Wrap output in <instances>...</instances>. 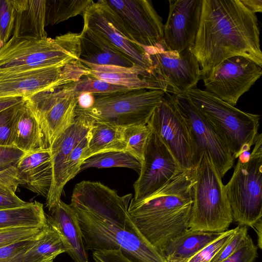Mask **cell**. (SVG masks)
Returning a JSON list of instances; mask_svg holds the SVG:
<instances>
[{
    "label": "cell",
    "mask_w": 262,
    "mask_h": 262,
    "mask_svg": "<svg viewBox=\"0 0 262 262\" xmlns=\"http://www.w3.org/2000/svg\"><path fill=\"white\" fill-rule=\"evenodd\" d=\"M132 198L119 195L99 182H86L73 191L70 204L77 213L86 250H120L135 262H166L130 219L127 209Z\"/></svg>",
    "instance_id": "6da1fadb"
},
{
    "label": "cell",
    "mask_w": 262,
    "mask_h": 262,
    "mask_svg": "<svg viewBox=\"0 0 262 262\" xmlns=\"http://www.w3.org/2000/svg\"><path fill=\"white\" fill-rule=\"evenodd\" d=\"M259 34L256 14L241 0H202L200 24L190 48L202 79L233 56L248 58L262 67Z\"/></svg>",
    "instance_id": "7a4b0ae2"
},
{
    "label": "cell",
    "mask_w": 262,
    "mask_h": 262,
    "mask_svg": "<svg viewBox=\"0 0 262 262\" xmlns=\"http://www.w3.org/2000/svg\"><path fill=\"white\" fill-rule=\"evenodd\" d=\"M194 168L181 170L150 194L130 200L128 213L141 234L160 252L188 229Z\"/></svg>",
    "instance_id": "3957f363"
},
{
    "label": "cell",
    "mask_w": 262,
    "mask_h": 262,
    "mask_svg": "<svg viewBox=\"0 0 262 262\" xmlns=\"http://www.w3.org/2000/svg\"><path fill=\"white\" fill-rule=\"evenodd\" d=\"M193 203L188 229L221 233L233 222L225 185L209 154L204 151L194 168Z\"/></svg>",
    "instance_id": "277c9868"
},
{
    "label": "cell",
    "mask_w": 262,
    "mask_h": 262,
    "mask_svg": "<svg viewBox=\"0 0 262 262\" xmlns=\"http://www.w3.org/2000/svg\"><path fill=\"white\" fill-rule=\"evenodd\" d=\"M79 54V33L68 32L43 39L12 36L0 48V70L64 66L78 60Z\"/></svg>",
    "instance_id": "5b68a950"
},
{
    "label": "cell",
    "mask_w": 262,
    "mask_h": 262,
    "mask_svg": "<svg viewBox=\"0 0 262 262\" xmlns=\"http://www.w3.org/2000/svg\"><path fill=\"white\" fill-rule=\"evenodd\" d=\"M185 95L219 133L235 159L250 151L258 134L259 115L243 112L196 86Z\"/></svg>",
    "instance_id": "8992f818"
},
{
    "label": "cell",
    "mask_w": 262,
    "mask_h": 262,
    "mask_svg": "<svg viewBox=\"0 0 262 262\" xmlns=\"http://www.w3.org/2000/svg\"><path fill=\"white\" fill-rule=\"evenodd\" d=\"M249 160H238L225 185L233 221L252 227L262 217V136L257 135Z\"/></svg>",
    "instance_id": "52a82bcc"
},
{
    "label": "cell",
    "mask_w": 262,
    "mask_h": 262,
    "mask_svg": "<svg viewBox=\"0 0 262 262\" xmlns=\"http://www.w3.org/2000/svg\"><path fill=\"white\" fill-rule=\"evenodd\" d=\"M165 94L161 90L134 89L94 95L92 107L86 110L76 108V112L84 114L94 123L120 128L146 125Z\"/></svg>",
    "instance_id": "ba28073f"
},
{
    "label": "cell",
    "mask_w": 262,
    "mask_h": 262,
    "mask_svg": "<svg viewBox=\"0 0 262 262\" xmlns=\"http://www.w3.org/2000/svg\"><path fill=\"white\" fill-rule=\"evenodd\" d=\"M89 70L79 60L64 66L18 70H0V98H26L78 81Z\"/></svg>",
    "instance_id": "9c48e42d"
},
{
    "label": "cell",
    "mask_w": 262,
    "mask_h": 262,
    "mask_svg": "<svg viewBox=\"0 0 262 262\" xmlns=\"http://www.w3.org/2000/svg\"><path fill=\"white\" fill-rule=\"evenodd\" d=\"M147 125L166 144L182 169L194 168L197 163L194 143L174 95L165 93Z\"/></svg>",
    "instance_id": "30bf717a"
},
{
    "label": "cell",
    "mask_w": 262,
    "mask_h": 262,
    "mask_svg": "<svg viewBox=\"0 0 262 262\" xmlns=\"http://www.w3.org/2000/svg\"><path fill=\"white\" fill-rule=\"evenodd\" d=\"M70 83L25 98L38 121L48 147L72 125L76 117L78 95Z\"/></svg>",
    "instance_id": "8fae6325"
},
{
    "label": "cell",
    "mask_w": 262,
    "mask_h": 262,
    "mask_svg": "<svg viewBox=\"0 0 262 262\" xmlns=\"http://www.w3.org/2000/svg\"><path fill=\"white\" fill-rule=\"evenodd\" d=\"M146 52L151 62L152 76L165 93L184 95L202 79L200 65L190 48L178 53L166 50L163 43Z\"/></svg>",
    "instance_id": "7c38bea8"
},
{
    "label": "cell",
    "mask_w": 262,
    "mask_h": 262,
    "mask_svg": "<svg viewBox=\"0 0 262 262\" xmlns=\"http://www.w3.org/2000/svg\"><path fill=\"white\" fill-rule=\"evenodd\" d=\"M82 15L83 27L127 55L152 76V64L149 55L135 42L120 17L105 0L94 1Z\"/></svg>",
    "instance_id": "4fadbf2b"
},
{
    "label": "cell",
    "mask_w": 262,
    "mask_h": 262,
    "mask_svg": "<svg viewBox=\"0 0 262 262\" xmlns=\"http://www.w3.org/2000/svg\"><path fill=\"white\" fill-rule=\"evenodd\" d=\"M262 67L241 56L228 58L203 78L206 91L234 106L260 77Z\"/></svg>",
    "instance_id": "5bb4252c"
},
{
    "label": "cell",
    "mask_w": 262,
    "mask_h": 262,
    "mask_svg": "<svg viewBox=\"0 0 262 262\" xmlns=\"http://www.w3.org/2000/svg\"><path fill=\"white\" fill-rule=\"evenodd\" d=\"M123 22L135 42L147 49L163 43L161 17L148 0H105Z\"/></svg>",
    "instance_id": "9a60e30c"
},
{
    "label": "cell",
    "mask_w": 262,
    "mask_h": 262,
    "mask_svg": "<svg viewBox=\"0 0 262 262\" xmlns=\"http://www.w3.org/2000/svg\"><path fill=\"white\" fill-rule=\"evenodd\" d=\"M174 96L189 125L195 145L197 163L203 152H207L211 156L216 168L223 178L233 166L235 161L228 145L219 133L200 114L185 94Z\"/></svg>",
    "instance_id": "2e32d148"
},
{
    "label": "cell",
    "mask_w": 262,
    "mask_h": 262,
    "mask_svg": "<svg viewBox=\"0 0 262 262\" xmlns=\"http://www.w3.org/2000/svg\"><path fill=\"white\" fill-rule=\"evenodd\" d=\"M182 169L166 144L151 132L144 151L132 199L138 201L157 190Z\"/></svg>",
    "instance_id": "e0dca14e"
},
{
    "label": "cell",
    "mask_w": 262,
    "mask_h": 262,
    "mask_svg": "<svg viewBox=\"0 0 262 262\" xmlns=\"http://www.w3.org/2000/svg\"><path fill=\"white\" fill-rule=\"evenodd\" d=\"M163 29L166 50L180 53L191 48L199 30L202 0H170Z\"/></svg>",
    "instance_id": "ac0fdd59"
},
{
    "label": "cell",
    "mask_w": 262,
    "mask_h": 262,
    "mask_svg": "<svg viewBox=\"0 0 262 262\" xmlns=\"http://www.w3.org/2000/svg\"><path fill=\"white\" fill-rule=\"evenodd\" d=\"M74 123L59 136L49 147L51 152L52 181L46 198L49 211L61 200L59 185L64 162L74 148L88 135L94 122L88 116L76 112Z\"/></svg>",
    "instance_id": "d6986e66"
},
{
    "label": "cell",
    "mask_w": 262,
    "mask_h": 262,
    "mask_svg": "<svg viewBox=\"0 0 262 262\" xmlns=\"http://www.w3.org/2000/svg\"><path fill=\"white\" fill-rule=\"evenodd\" d=\"M46 214L47 224L60 235L67 253L74 262H89L77 215L70 204L60 200Z\"/></svg>",
    "instance_id": "ffe728a7"
},
{
    "label": "cell",
    "mask_w": 262,
    "mask_h": 262,
    "mask_svg": "<svg viewBox=\"0 0 262 262\" xmlns=\"http://www.w3.org/2000/svg\"><path fill=\"white\" fill-rule=\"evenodd\" d=\"M15 167L20 185L47 198L52 181L49 148L26 153L17 162Z\"/></svg>",
    "instance_id": "44dd1931"
},
{
    "label": "cell",
    "mask_w": 262,
    "mask_h": 262,
    "mask_svg": "<svg viewBox=\"0 0 262 262\" xmlns=\"http://www.w3.org/2000/svg\"><path fill=\"white\" fill-rule=\"evenodd\" d=\"M79 40L80 62L128 68L137 64L127 55L86 27H83L79 33Z\"/></svg>",
    "instance_id": "7402d4cb"
},
{
    "label": "cell",
    "mask_w": 262,
    "mask_h": 262,
    "mask_svg": "<svg viewBox=\"0 0 262 262\" xmlns=\"http://www.w3.org/2000/svg\"><path fill=\"white\" fill-rule=\"evenodd\" d=\"M89 70L88 75L127 89L163 90L162 86L143 67L98 66L81 62Z\"/></svg>",
    "instance_id": "603a6c76"
},
{
    "label": "cell",
    "mask_w": 262,
    "mask_h": 262,
    "mask_svg": "<svg viewBox=\"0 0 262 262\" xmlns=\"http://www.w3.org/2000/svg\"><path fill=\"white\" fill-rule=\"evenodd\" d=\"M45 0H12L15 14L13 36L43 39L45 30Z\"/></svg>",
    "instance_id": "cb8c5ba5"
},
{
    "label": "cell",
    "mask_w": 262,
    "mask_h": 262,
    "mask_svg": "<svg viewBox=\"0 0 262 262\" xmlns=\"http://www.w3.org/2000/svg\"><path fill=\"white\" fill-rule=\"evenodd\" d=\"M13 145L25 153L49 148L38 121L26 100L19 104L16 114Z\"/></svg>",
    "instance_id": "d4e9b609"
},
{
    "label": "cell",
    "mask_w": 262,
    "mask_h": 262,
    "mask_svg": "<svg viewBox=\"0 0 262 262\" xmlns=\"http://www.w3.org/2000/svg\"><path fill=\"white\" fill-rule=\"evenodd\" d=\"M223 232H208L188 229L171 241L160 252L166 262H187Z\"/></svg>",
    "instance_id": "484cf974"
},
{
    "label": "cell",
    "mask_w": 262,
    "mask_h": 262,
    "mask_svg": "<svg viewBox=\"0 0 262 262\" xmlns=\"http://www.w3.org/2000/svg\"><path fill=\"white\" fill-rule=\"evenodd\" d=\"M47 226L42 204L34 201L17 208L0 210V232L18 227Z\"/></svg>",
    "instance_id": "4316f807"
},
{
    "label": "cell",
    "mask_w": 262,
    "mask_h": 262,
    "mask_svg": "<svg viewBox=\"0 0 262 262\" xmlns=\"http://www.w3.org/2000/svg\"><path fill=\"white\" fill-rule=\"evenodd\" d=\"M122 128L109 124L94 123L89 133L87 148L82 155L83 162L94 155L125 150Z\"/></svg>",
    "instance_id": "83f0119b"
},
{
    "label": "cell",
    "mask_w": 262,
    "mask_h": 262,
    "mask_svg": "<svg viewBox=\"0 0 262 262\" xmlns=\"http://www.w3.org/2000/svg\"><path fill=\"white\" fill-rule=\"evenodd\" d=\"M67 250L60 235L47 224L43 233L23 255L24 262H53Z\"/></svg>",
    "instance_id": "f1b7e54d"
},
{
    "label": "cell",
    "mask_w": 262,
    "mask_h": 262,
    "mask_svg": "<svg viewBox=\"0 0 262 262\" xmlns=\"http://www.w3.org/2000/svg\"><path fill=\"white\" fill-rule=\"evenodd\" d=\"M141 162L134 156L123 150H114L94 155L85 159L80 167V171L89 168L125 167L131 168L139 173Z\"/></svg>",
    "instance_id": "f546056e"
},
{
    "label": "cell",
    "mask_w": 262,
    "mask_h": 262,
    "mask_svg": "<svg viewBox=\"0 0 262 262\" xmlns=\"http://www.w3.org/2000/svg\"><path fill=\"white\" fill-rule=\"evenodd\" d=\"M45 26L54 25L83 12L92 0H45Z\"/></svg>",
    "instance_id": "4dcf8cb0"
},
{
    "label": "cell",
    "mask_w": 262,
    "mask_h": 262,
    "mask_svg": "<svg viewBox=\"0 0 262 262\" xmlns=\"http://www.w3.org/2000/svg\"><path fill=\"white\" fill-rule=\"evenodd\" d=\"M151 134V129L147 124L132 125L122 128V136L125 150L142 162Z\"/></svg>",
    "instance_id": "1f68e13d"
},
{
    "label": "cell",
    "mask_w": 262,
    "mask_h": 262,
    "mask_svg": "<svg viewBox=\"0 0 262 262\" xmlns=\"http://www.w3.org/2000/svg\"><path fill=\"white\" fill-rule=\"evenodd\" d=\"M70 86L78 95L83 92L94 95H106L131 90L88 75L81 77L77 81L71 83Z\"/></svg>",
    "instance_id": "d6a6232c"
},
{
    "label": "cell",
    "mask_w": 262,
    "mask_h": 262,
    "mask_svg": "<svg viewBox=\"0 0 262 262\" xmlns=\"http://www.w3.org/2000/svg\"><path fill=\"white\" fill-rule=\"evenodd\" d=\"M88 139L89 134L74 148L64 162L59 185V192L61 195L65 185L80 172V167L83 163L81 157L87 148Z\"/></svg>",
    "instance_id": "836d02e7"
},
{
    "label": "cell",
    "mask_w": 262,
    "mask_h": 262,
    "mask_svg": "<svg viewBox=\"0 0 262 262\" xmlns=\"http://www.w3.org/2000/svg\"><path fill=\"white\" fill-rule=\"evenodd\" d=\"M238 229L236 228L224 231L192 257L187 262H210L232 239Z\"/></svg>",
    "instance_id": "e575fe53"
},
{
    "label": "cell",
    "mask_w": 262,
    "mask_h": 262,
    "mask_svg": "<svg viewBox=\"0 0 262 262\" xmlns=\"http://www.w3.org/2000/svg\"><path fill=\"white\" fill-rule=\"evenodd\" d=\"M46 227H18L1 231L0 247L23 241L37 238L42 234Z\"/></svg>",
    "instance_id": "d590c367"
},
{
    "label": "cell",
    "mask_w": 262,
    "mask_h": 262,
    "mask_svg": "<svg viewBox=\"0 0 262 262\" xmlns=\"http://www.w3.org/2000/svg\"><path fill=\"white\" fill-rule=\"evenodd\" d=\"M15 18L12 0H0V48L9 40L13 33Z\"/></svg>",
    "instance_id": "8d00e7d4"
},
{
    "label": "cell",
    "mask_w": 262,
    "mask_h": 262,
    "mask_svg": "<svg viewBox=\"0 0 262 262\" xmlns=\"http://www.w3.org/2000/svg\"><path fill=\"white\" fill-rule=\"evenodd\" d=\"M20 103L0 112V145H13L14 123Z\"/></svg>",
    "instance_id": "74e56055"
},
{
    "label": "cell",
    "mask_w": 262,
    "mask_h": 262,
    "mask_svg": "<svg viewBox=\"0 0 262 262\" xmlns=\"http://www.w3.org/2000/svg\"><path fill=\"white\" fill-rule=\"evenodd\" d=\"M39 237L0 247V262H24V254L35 244Z\"/></svg>",
    "instance_id": "f35d334b"
},
{
    "label": "cell",
    "mask_w": 262,
    "mask_h": 262,
    "mask_svg": "<svg viewBox=\"0 0 262 262\" xmlns=\"http://www.w3.org/2000/svg\"><path fill=\"white\" fill-rule=\"evenodd\" d=\"M248 235L247 226L238 225L232 239L210 262H223L227 259L244 244Z\"/></svg>",
    "instance_id": "ab89813d"
},
{
    "label": "cell",
    "mask_w": 262,
    "mask_h": 262,
    "mask_svg": "<svg viewBox=\"0 0 262 262\" xmlns=\"http://www.w3.org/2000/svg\"><path fill=\"white\" fill-rule=\"evenodd\" d=\"M257 256V247L248 235L244 244L223 262H254Z\"/></svg>",
    "instance_id": "60d3db41"
},
{
    "label": "cell",
    "mask_w": 262,
    "mask_h": 262,
    "mask_svg": "<svg viewBox=\"0 0 262 262\" xmlns=\"http://www.w3.org/2000/svg\"><path fill=\"white\" fill-rule=\"evenodd\" d=\"M28 203L18 198L10 188L0 184V210L21 207Z\"/></svg>",
    "instance_id": "b9f144b4"
},
{
    "label": "cell",
    "mask_w": 262,
    "mask_h": 262,
    "mask_svg": "<svg viewBox=\"0 0 262 262\" xmlns=\"http://www.w3.org/2000/svg\"><path fill=\"white\" fill-rule=\"evenodd\" d=\"M25 154L13 145H0V165H15Z\"/></svg>",
    "instance_id": "7bdbcfd3"
},
{
    "label": "cell",
    "mask_w": 262,
    "mask_h": 262,
    "mask_svg": "<svg viewBox=\"0 0 262 262\" xmlns=\"http://www.w3.org/2000/svg\"><path fill=\"white\" fill-rule=\"evenodd\" d=\"M95 262H135L120 250H105L93 252Z\"/></svg>",
    "instance_id": "ee69618b"
},
{
    "label": "cell",
    "mask_w": 262,
    "mask_h": 262,
    "mask_svg": "<svg viewBox=\"0 0 262 262\" xmlns=\"http://www.w3.org/2000/svg\"><path fill=\"white\" fill-rule=\"evenodd\" d=\"M0 184L7 186L14 192L20 182L18 178L15 165L4 166L0 165Z\"/></svg>",
    "instance_id": "f6af8a7d"
},
{
    "label": "cell",
    "mask_w": 262,
    "mask_h": 262,
    "mask_svg": "<svg viewBox=\"0 0 262 262\" xmlns=\"http://www.w3.org/2000/svg\"><path fill=\"white\" fill-rule=\"evenodd\" d=\"M95 102L94 95L87 92L79 94L78 96L77 108L86 110L93 106Z\"/></svg>",
    "instance_id": "bcb514c9"
},
{
    "label": "cell",
    "mask_w": 262,
    "mask_h": 262,
    "mask_svg": "<svg viewBox=\"0 0 262 262\" xmlns=\"http://www.w3.org/2000/svg\"><path fill=\"white\" fill-rule=\"evenodd\" d=\"M25 98L22 97H8L0 98V112L24 102Z\"/></svg>",
    "instance_id": "7dc6e473"
},
{
    "label": "cell",
    "mask_w": 262,
    "mask_h": 262,
    "mask_svg": "<svg viewBox=\"0 0 262 262\" xmlns=\"http://www.w3.org/2000/svg\"><path fill=\"white\" fill-rule=\"evenodd\" d=\"M242 2L251 11L256 14L262 12L261 0H241Z\"/></svg>",
    "instance_id": "c3c4849f"
},
{
    "label": "cell",
    "mask_w": 262,
    "mask_h": 262,
    "mask_svg": "<svg viewBox=\"0 0 262 262\" xmlns=\"http://www.w3.org/2000/svg\"><path fill=\"white\" fill-rule=\"evenodd\" d=\"M254 229L257 237L258 247L261 249L262 248V219H259L252 226Z\"/></svg>",
    "instance_id": "681fc988"
}]
</instances>
